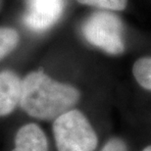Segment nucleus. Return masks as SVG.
<instances>
[{
	"label": "nucleus",
	"mask_w": 151,
	"mask_h": 151,
	"mask_svg": "<svg viewBox=\"0 0 151 151\" xmlns=\"http://www.w3.org/2000/svg\"><path fill=\"white\" fill-rule=\"evenodd\" d=\"M80 5L94 10H104L121 13L128 8L129 0H76Z\"/></svg>",
	"instance_id": "nucleus-9"
},
{
	"label": "nucleus",
	"mask_w": 151,
	"mask_h": 151,
	"mask_svg": "<svg viewBox=\"0 0 151 151\" xmlns=\"http://www.w3.org/2000/svg\"><path fill=\"white\" fill-rule=\"evenodd\" d=\"M81 34L87 43L111 56L126 51L125 27L119 13L94 10L81 26Z\"/></svg>",
	"instance_id": "nucleus-2"
},
{
	"label": "nucleus",
	"mask_w": 151,
	"mask_h": 151,
	"mask_svg": "<svg viewBox=\"0 0 151 151\" xmlns=\"http://www.w3.org/2000/svg\"><path fill=\"white\" fill-rule=\"evenodd\" d=\"M64 11L65 0H31L23 21L29 31L40 34L55 26Z\"/></svg>",
	"instance_id": "nucleus-4"
},
{
	"label": "nucleus",
	"mask_w": 151,
	"mask_h": 151,
	"mask_svg": "<svg viewBox=\"0 0 151 151\" xmlns=\"http://www.w3.org/2000/svg\"><path fill=\"white\" fill-rule=\"evenodd\" d=\"M19 31L13 27H0V61L14 52L20 44Z\"/></svg>",
	"instance_id": "nucleus-7"
},
{
	"label": "nucleus",
	"mask_w": 151,
	"mask_h": 151,
	"mask_svg": "<svg viewBox=\"0 0 151 151\" xmlns=\"http://www.w3.org/2000/svg\"><path fill=\"white\" fill-rule=\"evenodd\" d=\"M81 92L71 83L57 81L43 70L29 72L22 78L20 107L38 120H55L73 109Z\"/></svg>",
	"instance_id": "nucleus-1"
},
{
	"label": "nucleus",
	"mask_w": 151,
	"mask_h": 151,
	"mask_svg": "<svg viewBox=\"0 0 151 151\" xmlns=\"http://www.w3.org/2000/svg\"><path fill=\"white\" fill-rule=\"evenodd\" d=\"M132 72L138 86L151 91V56L138 58L132 65Z\"/></svg>",
	"instance_id": "nucleus-8"
},
{
	"label": "nucleus",
	"mask_w": 151,
	"mask_h": 151,
	"mask_svg": "<svg viewBox=\"0 0 151 151\" xmlns=\"http://www.w3.org/2000/svg\"><path fill=\"white\" fill-rule=\"evenodd\" d=\"M22 78L13 71L0 72V117L10 115L20 106Z\"/></svg>",
	"instance_id": "nucleus-5"
},
{
	"label": "nucleus",
	"mask_w": 151,
	"mask_h": 151,
	"mask_svg": "<svg viewBox=\"0 0 151 151\" xmlns=\"http://www.w3.org/2000/svg\"><path fill=\"white\" fill-rule=\"evenodd\" d=\"M142 151H151V145H148V146H146L145 148H143Z\"/></svg>",
	"instance_id": "nucleus-11"
},
{
	"label": "nucleus",
	"mask_w": 151,
	"mask_h": 151,
	"mask_svg": "<svg viewBox=\"0 0 151 151\" xmlns=\"http://www.w3.org/2000/svg\"><path fill=\"white\" fill-rule=\"evenodd\" d=\"M0 4H1V1H0Z\"/></svg>",
	"instance_id": "nucleus-12"
},
{
	"label": "nucleus",
	"mask_w": 151,
	"mask_h": 151,
	"mask_svg": "<svg viewBox=\"0 0 151 151\" xmlns=\"http://www.w3.org/2000/svg\"><path fill=\"white\" fill-rule=\"evenodd\" d=\"M53 135L58 151H95L97 134L81 111L71 109L53 122Z\"/></svg>",
	"instance_id": "nucleus-3"
},
{
	"label": "nucleus",
	"mask_w": 151,
	"mask_h": 151,
	"mask_svg": "<svg viewBox=\"0 0 151 151\" xmlns=\"http://www.w3.org/2000/svg\"><path fill=\"white\" fill-rule=\"evenodd\" d=\"M100 151H129L126 143L122 139L117 137L111 138L105 143Z\"/></svg>",
	"instance_id": "nucleus-10"
},
{
	"label": "nucleus",
	"mask_w": 151,
	"mask_h": 151,
	"mask_svg": "<svg viewBox=\"0 0 151 151\" xmlns=\"http://www.w3.org/2000/svg\"><path fill=\"white\" fill-rule=\"evenodd\" d=\"M12 151H48L47 137L37 124H26L18 129Z\"/></svg>",
	"instance_id": "nucleus-6"
}]
</instances>
